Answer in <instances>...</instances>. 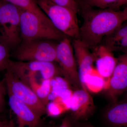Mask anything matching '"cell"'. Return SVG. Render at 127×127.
Listing matches in <instances>:
<instances>
[{"mask_svg":"<svg viewBox=\"0 0 127 127\" xmlns=\"http://www.w3.org/2000/svg\"><path fill=\"white\" fill-rule=\"evenodd\" d=\"M78 6V12L83 18V23L79 27V39L90 49L93 50L101 44L103 39L124 22L121 11L111 8L95 9Z\"/></svg>","mask_w":127,"mask_h":127,"instance_id":"6da1fadb","label":"cell"},{"mask_svg":"<svg viewBox=\"0 0 127 127\" xmlns=\"http://www.w3.org/2000/svg\"><path fill=\"white\" fill-rule=\"evenodd\" d=\"M36 0L58 30L68 37L79 39L77 13L67 7L56 4L50 0Z\"/></svg>","mask_w":127,"mask_h":127,"instance_id":"7a4b0ae2","label":"cell"},{"mask_svg":"<svg viewBox=\"0 0 127 127\" xmlns=\"http://www.w3.org/2000/svg\"><path fill=\"white\" fill-rule=\"evenodd\" d=\"M21 9L22 40L45 39L61 41L67 37L58 30L50 21L43 20L32 12Z\"/></svg>","mask_w":127,"mask_h":127,"instance_id":"3957f363","label":"cell"},{"mask_svg":"<svg viewBox=\"0 0 127 127\" xmlns=\"http://www.w3.org/2000/svg\"><path fill=\"white\" fill-rule=\"evenodd\" d=\"M53 41L45 39L22 40L16 47L14 57L19 61L57 62L58 43Z\"/></svg>","mask_w":127,"mask_h":127,"instance_id":"277c9868","label":"cell"},{"mask_svg":"<svg viewBox=\"0 0 127 127\" xmlns=\"http://www.w3.org/2000/svg\"><path fill=\"white\" fill-rule=\"evenodd\" d=\"M7 68L24 82L31 78L51 80L63 76L60 66L52 62L16 61L10 59Z\"/></svg>","mask_w":127,"mask_h":127,"instance_id":"5b68a950","label":"cell"},{"mask_svg":"<svg viewBox=\"0 0 127 127\" xmlns=\"http://www.w3.org/2000/svg\"><path fill=\"white\" fill-rule=\"evenodd\" d=\"M21 10L0 0V37L10 49L17 47L22 41Z\"/></svg>","mask_w":127,"mask_h":127,"instance_id":"8992f818","label":"cell"},{"mask_svg":"<svg viewBox=\"0 0 127 127\" xmlns=\"http://www.w3.org/2000/svg\"><path fill=\"white\" fill-rule=\"evenodd\" d=\"M6 70L4 81L7 92L27 104L40 117L46 113V106L32 89L9 69Z\"/></svg>","mask_w":127,"mask_h":127,"instance_id":"52a82bcc","label":"cell"},{"mask_svg":"<svg viewBox=\"0 0 127 127\" xmlns=\"http://www.w3.org/2000/svg\"><path fill=\"white\" fill-rule=\"evenodd\" d=\"M56 56L65 79L77 89L82 88L72 44L68 37L58 43Z\"/></svg>","mask_w":127,"mask_h":127,"instance_id":"ba28073f","label":"cell"},{"mask_svg":"<svg viewBox=\"0 0 127 127\" xmlns=\"http://www.w3.org/2000/svg\"><path fill=\"white\" fill-rule=\"evenodd\" d=\"M117 59L116 67L105 87L108 96L113 100L127 89V51Z\"/></svg>","mask_w":127,"mask_h":127,"instance_id":"9c48e42d","label":"cell"},{"mask_svg":"<svg viewBox=\"0 0 127 127\" xmlns=\"http://www.w3.org/2000/svg\"><path fill=\"white\" fill-rule=\"evenodd\" d=\"M95 109L93 98L87 89H77L72 92L69 109L73 119L86 120L93 114Z\"/></svg>","mask_w":127,"mask_h":127,"instance_id":"30bf717a","label":"cell"},{"mask_svg":"<svg viewBox=\"0 0 127 127\" xmlns=\"http://www.w3.org/2000/svg\"><path fill=\"white\" fill-rule=\"evenodd\" d=\"M72 44L77 64L79 81L82 88L86 89L85 80L94 68V57L90 49L80 39H73Z\"/></svg>","mask_w":127,"mask_h":127,"instance_id":"8fae6325","label":"cell"},{"mask_svg":"<svg viewBox=\"0 0 127 127\" xmlns=\"http://www.w3.org/2000/svg\"><path fill=\"white\" fill-rule=\"evenodd\" d=\"M9 106L17 118V127H38L41 117L29 106L7 92Z\"/></svg>","mask_w":127,"mask_h":127,"instance_id":"7c38bea8","label":"cell"},{"mask_svg":"<svg viewBox=\"0 0 127 127\" xmlns=\"http://www.w3.org/2000/svg\"><path fill=\"white\" fill-rule=\"evenodd\" d=\"M92 50L96 70L104 79H109L116 67L117 59L112 51L103 44H100Z\"/></svg>","mask_w":127,"mask_h":127,"instance_id":"4fadbf2b","label":"cell"},{"mask_svg":"<svg viewBox=\"0 0 127 127\" xmlns=\"http://www.w3.org/2000/svg\"><path fill=\"white\" fill-rule=\"evenodd\" d=\"M104 118L112 127H127V100L109 107L105 112Z\"/></svg>","mask_w":127,"mask_h":127,"instance_id":"5bb4252c","label":"cell"},{"mask_svg":"<svg viewBox=\"0 0 127 127\" xmlns=\"http://www.w3.org/2000/svg\"><path fill=\"white\" fill-rule=\"evenodd\" d=\"M17 6V7L35 14L43 20H50L37 4L36 0H0Z\"/></svg>","mask_w":127,"mask_h":127,"instance_id":"9a60e30c","label":"cell"},{"mask_svg":"<svg viewBox=\"0 0 127 127\" xmlns=\"http://www.w3.org/2000/svg\"><path fill=\"white\" fill-rule=\"evenodd\" d=\"M104 78L94 68L92 72L87 77L85 82V86L87 90L94 92H97L105 88L106 82Z\"/></svg>","mask_w":127,"mask_h":127,"instance_id":"2e32d148","label":"cell"},{"mask_svg":"<svg viewBox=\"0 0 127 127\" xmlns=\"http://www.w3.org/2000/svg\"><path fill=\"white\" fill-rule=\"evenodd\" d=\"M43 104L46 106L52 91L51 80H43L41 83H37L32 88Z\"/></svg>","mask_w":127,"mask_h":127,"instance_id":"e0dca14e","label":"cell"},{"mask_svg":"<svg viewBox=\"0 0 127 127\" xmlns=\"http://www.w3.org/2000/svg\"><path fill=\"white\" fill-rule=\"evenodd\" d=\"M78 5L104 9L113 8L119 0H76Z\"/></svg>","mask_w":127,"mask_h":127,"instance_id":"ac0fdd59","label":"cell"},{"mask_svg":"<svg viewBox=\"0 0 127 127\" xmlns=\"http://www.w3.org/2000/svg\"><path fill=\"white\" fill-rule=\"evenodd\" d=\"M127 36V23H122L112 34L105 37L103 40L105 41L103 45L109 47L114 43L117 42Z\"/></svg>","mask_w":127,"mask_h":127,"instance_id":"d6986e66","label":"cell"},{"mask_svg":"<svg viewBox=\"0 0 127 127\" xmlns=\"http://www.w3.org/2000/svg\"><path fill=\"white\" fill-rule=\"evenodd\" d=\"M9 49L0 37V71L7 69L10 60Z\"/></svg>","mask_w":127,"mask_h":127,"instance_id":"ffe728a7","label":"cell"},{"mask_svg":"<svg viewBox=\"0 0 127 127\" xmlns=\"http://www.w3.org/2000/svg\"><path fill=\"white\" fill-rule=\"evenodd\" d=\"M46 107L47 113L49 116L53 117L59 116L64 111L63 108L60 107L59 104L53 101L47 104Z\"/></svg>","mask_w":127,"mask_h":127,"instance_id":"44dd1931","label":"cell"},{"mask_svg":"<svg viewBox=\"0 0 127 127\" xmlns=\"http://www.w3.org/2000/svg\"><path fill=\"white\" fill-rule=\"evenodd\" d=\"M56 4L67 7L76 13L78 12V6L76 0H50Z\"/></svg>","mask_w":127,"mask_h":127,"instance_id":"7402d4cb","label":"cell"},{"mask_svg":"<svg viewBox=\"0 0 127 127\" xmlns=\"http://www.w3.org/2000/svg\"><path fill=\"white\" fill-rule=\"evenodd\" d=\"M108 47L112 52L113 51H122L124 52L127 51V36L123 39Z\"/></svg>","mask_w":127,"mask_h":127,"instance_id":"603a6c76","label":"cell"},{"mask_svg":"<svg viewBox=\"0 0 127 127\" xmlns=\"http://www.w3.org/2000/svg\"><path fill=\"white\" fill-rule=\"evenodd\" d=\"M6 88L4 79L0 81V112H1L4 108Z\"/></svg>","mask_w":127,"mask_h":127,"instance_id":"cb8c5ba5","label":"cell"},{"mask_svg":"<svg viewBox=\"0 0 127 127\" xmlns=\"http://www.w3.org/2000/svg\"><path fill=\"white\" fill-rule=\"evenodd\" d=\"M58 127H73L70 118L66 117L62 121L61 124Z\"/></svg>","mask_w":127,"mask_h":127,"instance_id":"d4e9b609","label":"cell"},{"mask_svg":"<svg viewBox=\"0 0 127 127\" xmlns=\"http://www.w3.org/2000/svg\"><path fill=\"white\" fill-rule=\"evenodd\" d=\"M0 127H15L13 123L10 121L0 120Z\"/></svg>","mask_w":127,"mask_h":127,"instance_id":"484cf974","label":"cell"},{"mask_svg":"<svg viewBox=\"0 0 127 127\" xmlns=\"http://www.w3.org/2000/svg\"><path fill=\"white\" fill-rule=\"evenodd\" d=\"M125 5H127V0H119L118 2L114 5L113 8H118Z\"/></svg>","mask_w":127,"mask_h":127,"instance_id":"4316f807","label":"cell"},{"mask_svg":"<svg viewBox=\"0 0 127 127\" xmlns=\"http://www.w3.org/2000/svg\"><path fill=\"white\" fill-rule=\"evenodd\" d=\"M123 20L124 21L127 20V6L122 11Z\"/></svg>","mask_w":127,"mask_h":127,"instance_id":"83f0119b","label":"cell"},{"mask_svg":"<svg viewBox=\"0 0 127 127\" xmlns=\"http://www.w3.org/2000/svg\"><path fill=\"white\" fill-rule=\"evenodd\" d=\"M93 127V126H91V125H83V126H82V127Z\"/></svg>","mask_w":127,"mask_h":127,"instance_id":"f1b7e54d","label":"cell"},{"mask_svg":"<svg viewBox=\"0 0 127 127\" xmlns=\"http://www.w3.org/2000/svg\"><path fill=\"white\" fill-rule=\"evenodd\" d=\"M125 98L124 100H127V89L125 92Z\"/></svg>","mask_w":127,"mask_h":127,"instance_id":"f546056e","label":"cell"}]
</instances>
